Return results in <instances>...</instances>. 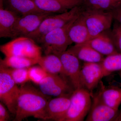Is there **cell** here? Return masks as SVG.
I'll list each match as a JSON object with an SVG mask.
<instances>
[{
    "mask_svg": "<svg viewBox=\"0 0 121 121\" xmlns=\"http://www.w3.org/2000/svg\"><path fill=\"white\" fill-rule=\"evenodd\" d=\"M37 64L48 73L61 74L67 77L61 60L56 55L50 54L42 56L38 60Z\"/></svg>",
    "mask_w": 121,
    "mask_h": 121,
    "instance_id": "21",
    "label": "cell"
},
{
    "mask_svg": "<svg viewBox=\"0 0 121 121\" xmlns=\"http://www.w3.org/2000/svg\"><path fill=\"white\" fill-rule=\"evenodd\" d=\"M0 50L5 56H19L38 60L42 56V48L29 37H17L3 45Z\"/></svg>",
    "mask_w": 121,
    "mask_h": 121,
    "instance_id": "3",
    "label": "cell"
},
{
    "mask_svg": "<svg viewBox=\"0 0 121 121\" xmlns=\"http://www.w3.org/2000/svg\"><path fill=\"white\" fill-rule=\"evenodd\" d=\"M99 85V91L95 95L104 104L119 110L121 104V87L114 85L106 86L102 81Z\"/></svg>",
    "mask_w": 121,
    "mask_h": 121,
    "instance_id": "15",
    "label": "cell"
},
{
    "mask_svg": "<svg viewBox=\"0 0 121 121\" xmlns=\"http://www.w3.org/2000/svg\"><path fill=\"white\" fill-rule=\"evenodd\" d=\"M76 18L63 27L52 30L45 35L40 42L45 55H58L67 50L68 46L73 43L69 37V29Z\"/></svg>",
    "mask_w": 121,
    "mask_h": 121,
    "instance_id": "5",
    "label": "cell"
},
{
    "mask_svg": "<svg viewBox=\"0 0 121 121\" xmlns=\"http://www.w3.org/2000/svg\"><path fill=\"white\" fill-rule=\"evenodd\" d=\"M66 76L75 90L82 88L80 80L82 66L80 60L76 56L66 51L58 55Z\"/></svg>",
    "mask_w": 121,
    "mask_h": 121,
    "instance_id": "11",
    "label": "cell"
},
{
    "mask_svg": "<svg viewBox=\"0 0 121 121\" xmlns=\"http://www.w3.org/2000/svg\"><path fill=\"white\" fill-rule=\"evenodd\" d=\"M38 62L36 60L24 56H12L0 59V64L9 68H27L37 64Z\"/></svg>",
    "mask_w": 121,
    "mask_h": 121,
    "instance_id": "22",
    "label": "cell"
},
{
    "mask_svg": "<svg viewBox=\"0 0 121 121\" xmlns=\"http://www.w3.org/2000/svg\"><path fill=\"white\" fill-rule=\"evenodd\" d=\"M104 77L121 70V53L118 52L107 56L101 63Z\"/></svg>",
    "mask_w": 121,
    "mask_h": 121,
    "instance_id": "24",
    "label": "cell"
},
{
    "mask_svg": "<svg viewBox=\"0 0 121 121\" xmlns=\"http://www.w3.org/2000/svg\"><path fill=\"white\" fill-rule=\"evenodd\" d=\"M54 13L45 12L20 16L15 24L11 38L27 36L36 30L45 18Z\"/></svg>",
    "mask_w": 121,
    "mask_h": 121,
    "instance_id": "9",
    "label": "cell"
},
{
    "mask_svg": "<svg viewBox=\"0 0 121 121\" xmlns=\"http://www.w3.org/2000/svg\"><path fill=\"white\" fill-rule=\"evenodd\" d=\"M4 0H0V9L4 8Z\"/></svg>",
    "mask_w": 121,
    "mask_h": 121,
    "instance_id": "30",
    "label": "cell"
},
{
    "mask_svg": "<svg viewBox=\"0 0 121 121\" xmlns=\"http://www.w3.org/2000/svg\"><path fill=\"white\" fill-rule=\"evenodd\" d=\"M93 95L83 88L76 89L70 97V105L61 121H82L89 113Z\"/></svg>",
    "mask_w": 121,
    "mask_h": 121,
    "instance_id": "4",
    "label": "cell"
},
{
    "mask_svg": "<svg viewBox=\"0 0 121 121\" xmlns=\"http://www.w3.org/2000/svg\"><path fill=\"white\" fill-rule=\"evenodd\" d=\"M66 51L84 62L101 63L105 58L93 48L84 43L75 44Z\"/></svg>",
    "mask_w": 121,
    "mask_h": 121,
    "instance_id": "17",
    "label": "cell"
},
{
    "mask_svg": "<svg viewBox=\"0 0 121 121\" xmlns=\"http://www.w3.org/2000/svg\"><path fill=\"white\" fill-rule=\"evenodd\" d=\"M106 31L90 39L84 44L91 47L104 56L118 53L110 32L107 33Z\"/></svg>",
    "mask_w": 121,
    "mask_h": 121,
    "instance_id": "16",
    "label": "cell"
},
{
    "mask_svg": "<svg viewBox=\"0 0 121 121\" xmlns=\"http://www.w3.org/2000/svg\"><path fill=\"white\" fill-rule=\"evenodd\" d=\"M70 97H59L49 99L44 113V121H61L70 105Z\"/></svg>",
    "mask_w": 121,
    "mask_h": 121,
    "instance_id": "13",
    "label": "cell"
},
{
    "mask_svg": "<svg viewBox=\"0 0 121 121\" xmlns=\"http://www.w3.org/2000/svg\"><path fill=\"white\" fill-rule=\"evenodd\" d=\"M82 5L73 8L68 12L58 15L48 16L42 21L34 32L27 36L40 43L45 35L52 30L62 27L78 17L82 13Z\"/></svg>",
    "mask_w": 121,
    "mask_h": 121,
    "instance_id": "2",
    "label": "cell"
},
{
    "mask_svg": "<svg viewBox=\"0 0 121 121\" xmlns=\"http://www.w3.org/2000/svg\"><path fill=\"white\" fill-rule=\"evenodd\" d=\"M110 34L117 51L121 53V25L115 21Z\"/></svg>",
    "mask_w": 121,
    "mask_h": 121,
    "instance_id": "27",
    "label": "cell"
},
{
    "mask_svg": "<svg viewBox=\"0 0 121 121\" xmlns=\"http://www.w3.org/2000/svg\"><path fill=\"white\" fill-rule=\"evenodd\" d=\"M69 35L71 41L75 44L85 43L91 39L82 13L70 28Z\"/></svg>",
    "mask_w": 121,
    "mask_h": 121,
    "instance_id": "19",
    "label": "cell"
},
{
    "mask_svg": "<svg viewBox=\"0 0 121 121\" xmlns=\"http://www.w3.org/2000/svg\"><path fill=\"white\" fill-rule=\"evenodd\" d=\"M14 121H21L29 117L43 120L49 99L29 81L21 85Z\"/></svg>",
    "mask_w": 121,
    "mask_h": 121,
    "instance_id": "1",
    "label": "cell"
},
{
    "mask_svg": "<svg viewBox=\"0 0 121 121\" xmlns=\"http://www.w3.org/2000/svg\"><path fill=\"white\" fill-rule=\"evenodd\" d=\"M118 74L119 75V78H120L121 80V82L118 83V86L121 87V70L118 72Z\"/></svg>",
    "mask_w": 121,
    "mask_h": 121,
    "instance_id": "31",
    "label": "cell"
},
{
    "mask_svg": "<svg viewBox=\"0 0 121 121\" xmlns=\"http://www.w3.org/2000/svg\"><path fill=\"white\" fill-rule=\"evenodd\" d=\"M28 72L30 81L37 85L48 75L45 70L39 65H34L29 67Z\"/></svg>",
    "mask_w": 121,
    "mask_h": 121,
    "instance_id": "26",
    "label": "cell"
},
{
    "mask_svg": "<svg viewBox=\"0 0 121 121\" xmlns=\"http://www.w3.org/2000/svg\"><path fill=\"white\" fill-rule=\"evenodd\" d=\"M39 9L45 12L62 13L82 5L83 0H32Z\"/></svg>",
    "mask_w": 121,
    "mask_h": 121,
    "instance_id": "14",
    "label": "cell"
},
{
    "mask_svg": "<svg viewBox=\"0 0 121 121\" xmlns=\"http://www.w3.org/2000/svg\"><path fill=\"white\" fill-rule=\"evenodd\" d=\"M119 0V1H120V2H121V0Z\"/></svg>",
    "mask_w": 121,
    "mask_h": 121,
    "instance_id": "32",
    "label": "cell"
},
{
    "mask_svg": "<svg viewBox=\"0 0 121 121\" xmlns=\"http://www.w3.org/2000/svg\"><path fill=\"white\" fill-rule=\"evenodd\" d=\"M38 86L48 96L70 97L75 90L67 77L58 74L48 73Z\"/></svg>",
    "mask_w": 121,
    "mask_h": 121,
    "instance_id": "7",
    "label": "cell"
},
{
    "mask_svg": "<svg viewBox=\"0 0 121 121\" xmlns=\"http://www.w3.org/2000/svg\"><path fill=\"white\" fill-rule=\"evenodd\" d=\"M7 9L21 16L45 13L39 9L32 0H4Z\"/></svg>",
    "mask_w": 121,
    "mask_h": 121,
    "instance_id": "18",
    "label": "cell"
},
{
    "mask_svg": "<svg viewBox=\"0 0 121 121\" xmlns=\"http://www.w3.org/2000/svg\"><path fill=\"white\" fill-rule=\"evenodd\" d=\"M83 16L88 29L91 39L108 30L112 26L113 19L111 12L84 9Z\"/></svg>",
    "mask_w": 121,
    "mask_h": 121,
    "instance_id": "8",
    "label": "cell"
},
{
    "mask_svg": "<svg viewBox=\"0 0 121 121\" xmlns=\"http://www.w3.org/2000/svg\"><path fill=\"white\" fill-rule=\"evenodd\" d=\"M5 105L0 102V121H7L9 120L10 115Z\"/></svg>",
    "mask_w": 121,
    "mask_h": 121,
    "instance_id": "28",
    "label": "cell"
},
{
    "mask_svg": "<svg viewBox=\"0 0 121 121\" xmlns=\"http://www.w3.org/2000/svg\"><path fill=\"white\" fill-rule=\"evenodd\" d=\"M93 101L87 121H117L119 110L111 108L102 102L95 95L93 94Z\"/></svg>",
    "mask_w": 121,
    "mask_h": 121,
    "instance_id": "12",
    "label": "cell"
},
{
    "mask_svg": "<svg viewBox=\"0 0 121 121\" xmlns=\"http://www.w3.org/2000/svg\"><path fill=\"white\" fill-rule=\"evenodd\" d=\"M113 19L121 25V2L111 11Z\"/></svg>",
    "mask_w": 121,
    "mask_h": 121,
    "instance_id": "29",
    "label": "cell"
},
{
    "mask_svg": "<svg viewBox=\"0 0 121 121\" xmlns=\"http://www.w3.org/2000/svg\"><path fill=\"white\" fill-rule=\"evenodd\" d=\"M17 85L5 68L0 64V100L15 116L20 92Z\"/></svg>",
    "mask_w": 121,
    "mask_h": 121,
    "instance_id": "6",
    "label": "cell"
},
{
    "mask_svg": "<svg viewBox=\"0 0 121 121\" xmlns=\"http://www.w3.org/2000/svg\"><path fill=\"white\" fill-rule=\"evenodd\" d=\"M5 68L17 84L22 85L30 81L28 76V68Z\"/></svg>",
    "mask_w": 121,
    "mask_h": 121,
    "instance_id": "25",
    "label": "cell"
},
{
    "mask_svg": "<svg viewBox=\"0 0 121 121\" xmlns=\"http://www.w3.org/2000/svg\"><path fill=\"white\" fill-rule=\"evenodd\" d=\"M19 15L7 9H0V37L11 38L13 27Z\"/></svg>",
    "mask_w": 121,
    "mask_h": 121,
    "instance_id": "20",
    "label": "cell"
},
{
    "mask_svg": "<svg viewBox=\"0 0 121 121\" xmlns=\"http://www.w3.org/2000/svg\"><path fill=\"white\" fill-rule=\"evenodd\" d=\"M104 77L101 63L84 62L82 66L80 73L82 87L92 94Z\"/></svg>",
    "mask_w": 121,
    "mask_h": 121,
    "instance_id": "10",
    "label": "cell"
},
{
    "mask_svg": "<svg viewBox=\"0 0 121 121\" xmlns=\"http://www.w3.org/2000/svg\"><path fill=\"white\" fill-rule=\"evenodd\" d=\"M120 2L118 0H83V9L111 12Z\"/></svg>",
    "mask_w": 121,
    "mask_h": 121,
    "instance_id": "23",
    "label": "cell"
}]
</instances>
